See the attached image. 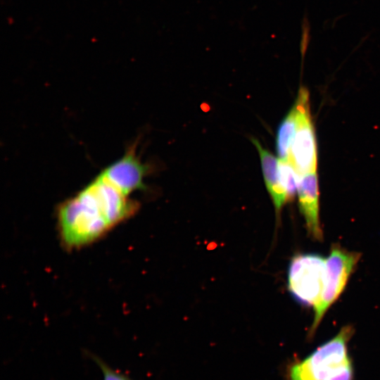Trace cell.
Instances as JSON below:
<instances>
[{"label":"cell","instance_id":"277c9868","mask_svg":"<svg viewBox=\"0 0 380 380\" xmlns=\"http://www.w3.org/2000/svg\"><path fill=\"white\" fill-rule=\"evenodd\" d=\"M326 272V259L322 256L298 254L289 265L288 289L299 303L314 307L322 295Z\"/></svg>","mask_w":380,"mask_h":380},{"label":"cell","instance_id":"30bf717a","mask_svg":"<svg viewBox=\"0 0 380 380\" xmlns=\"http://www.w3.org/2000/svg\"><path fill=\"white\" fill-rule=\"evenodd\" d=\"M278 167L281 184L290 201L298 190L299 175L289 160L279 159Z\"/></svg>","mask_w":380,"mask_h":380},{"label":"cell","instance_id":"5b68a950","mask_svg":"<svg viewBox=\"0 0 380 380\" xmlns=\"http://www.w3.org/2000/svg\"><path fill=\"white\" fill-rule=\"evenodd\" d=\"M297 108V127L290 148L289 160L299 176L316 171L317 149L315 129L310 108L309 92L299 89L295 102Z\"/></svg>","mask_w":380,"mask_h":380},{"label":"cell","instance_id":"8992f818","mask_svg":"<svg viewBox=\"0 0 380 380\" xmlns=\"http://www.w3.org/2000/svg\"><path fill=\"white\" fill-rule=\"evenodd\" d=\"M136 144L102 172L126 194L146 189L144 179L148 173V165L143 163L136 151Z\"/></svg>","mask_w":380,"mask_h":380},{"label":"cell","instance_id":"7a4b0ae2","mask_svg":"<svg viewBox=\"0 0 380 380\" xmlns=\"http://www.w3.org/2000/svg\"><path fill=\"white\" fill-rule=\"evenodd\" d=\"M353 334L352 326H344L308 355L289 363L286 380H354V366L348 352Z\"/></svg>","mask_w":380,"mask_h":380},{"label":"cell","instance_id":"8fae6325","mask_svg":"<svg viewBox=\"0 0 380 380\" xmlns=\"http://www.w3.org/2000/svg\"><path fill=\"white\" fill-rule=\"evenodd\" d=\"M89 356L100 369L103 380H134L125 373L112 367L100 357L94 354H89Z\"/></svg>","mask_w":380,"mask_h":380},{"label":"cell","instance_id":"3957f363","mask_svg":"<svg viewBox=\"0 0 380 380\" xmlns=\"http://www.w3.org/2000/svg\"><path fill=\"white\" fill-rule=\"evenodd\" d=\"M361 254L334 245L326 259L327 272L324 289L319 301L313 307L314 318L308 332L312 338L326 312L344 291Z\"/></svg>","mask_w":380,"mask_h":380},{"label":"cell","instance_id":"6da1fadb","mask_svg":"<svg viewBox=\"0 0 380 380\" xmlns=\"http://www.w3.org/2000/svg\"><path fill=\"white\" fill-rule=\"evenodd\" d=\"M139 203L102 171L73 196L59 204L57 227L69 250L88 246L133 216Z\"/></svg>","mask_w":380,"mask_h":380},{"label":"cell","instance_id":"ba28073f","mask_svg":"<svg viewBox=\"0 0 380 380\" xmlns=\"http://www.w3.org/2000/svg\"><path fill=\"white\" fill-rule=\"evenodd\" d=\"M251 141L258 151L265 185L273 201L277 215H279L283 206L289 200L280 182L279 159L265 148L258 139L251 138Z\"/></svg>","mask_w":380,"mask_h":380},{"label":"cell","instance_id":"52a82bcc","mask_svg":"<svg viewBox=\"0 0 380 380\" xmlns=\"http://www.w3.org/2000/svg\"><path fill=\"white\" fill-rule=\"evenodd\" d=\"M298 205L304 217L308 232L317 241L323 239L319 216V189L316 171L300 176L298 184Z\"/></svg>","mask_w":380,"mask_h":380},{"label":"cell","instance_id":"9c48e42d","mask_svg":"<svg viewBox=\"0 0 380 380\" xmlns=\"http://www.w3.org/2000/svg\"><path fill=\"white\" fill-rule=\"evenodd\" d=\"M297 108L294 103L278 127L276 148L281 160H289L290 148L297 127Z\"/></svg>","mask_w":380,"mask_h":380}]
</instances>
